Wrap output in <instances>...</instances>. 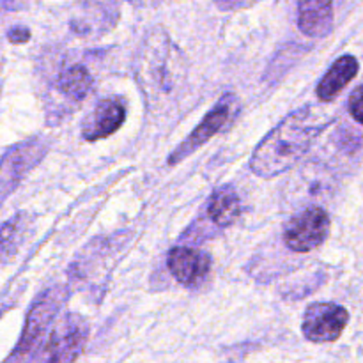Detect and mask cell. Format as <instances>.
<instances>
[{
  "label": "cell",
  "mask_w": 363,
  "mask_h": 363,
  "mask_svg": "<svg viewBox=\"0 0 363 363\" xmlns=\"http://www.w3.org/2000/svg\"><path fill=\"white\" fill-rule=\"evenodd\" d=\"M208 215L220 227H227L236 222L241 215V201L238 191L229 184L215 190L209 199Z\"/></svg>",
  "instance_id": "12"
},
{
  "label": "cell",
  "mask_w": 363,
  "mask_h": 363,
  "mask_svg": "<svg viewBox=\"0 0 363 363\" xmlns=\"http://www.w3.org/2000/svg\"><path fill=\"white\" fill-rule=\"evenodd\" d=\"M330 234V216L319 206H311L289 220L284 230L286 245L293 252L307 254L325 243Z\"/></svg>",
  "instance_id": "4"
},
{
  "label": "cell",
  "mask_w": 363,
  "mask_h": 363,
  "mask_svg": "<svg viewBox=\"0 0 363 363\" xmlns=\"http://www.w3.org/2000/svg\"><path fill=\"white\" fill-rule=\"evenodd\" d=\"M25 227L27 225H25L23 215H16L0 227V259L2 261L16 254L18 247H20L21 240H23Z\"/></svg>",
  "instance_id": "14"
},
{
  "label": "cell",
  "mask_w": 363,
  "mask_h": 363,
  "mask_svg": "<svg viewBox=\"0 0 363 363\" xmlns=\"http://www.w3.org/2000/svg\"><path fill=\"white\" fill-rule=\"evenodd\" d=\"M124 119H126V110L119 99H101L82 124V137L87 142L101 140L116 133L123 126Z\"/></svg>",
  "instance_id": "9"
},
{
  "label": "cell",
  "mask_w": 363,
  "mask_h": 363,
  "mask_svg": "<svg viewBox=\"0 0 363 363\" xmlns=\"http://www.w3.org/2000/svg\"><path fill=\"white\" fill-rule=\"evenodd\" d=\"M64 300H66V291L62 287H52L34 301L27 315V321H25L20 342L4 363H27L34 357L35 350L41 344L43 335L64 305Z\"/></svg>",
  "instance_id": "2"
},
{
  "label": "cell",
  "mask_w": 363,
  "mask_h": 363,
  "mask_svg": "<svg viewBox=\"0 0 363 363\" xmlns=\"http://www.w3.org/2000/svg\"><path fill=\"white\" fill-rule=\"evenodd\" d=\"M298 25L311 38H325L333 30V6L321 0H305L298 4Z\"/></svg>",
  "instance_id": "10"
},
{
  "label": "cell",
  "mask_w": 363,
  "mask_h": 363,
  "mask_svg": "<svg viewBox=\"0 0 363 363\" xmlns=\"http://www.w3.org/2000/svg\"><path fill=\"white\" fill-rule=\"evenodd\" d=\"M350 112L358 123L363 124V85L354 89L350 96Z\"/></svg>",
  "instance_id": "15"
},
{
  "label": "cell",
  "mask_w": 363,
  "mask_h": 363,
  "mask_svg": "<svg viewBox=\"0 0 363 363\" xmlns=\"http://www.w3.org/2000/svg\"><path fill=\"white\" fill-rule=\"evenodd\" d=\"M48 145L43 138H30L11 147L4 155V158L0 160V204L27 176L28 170L38 165Z\"/></svg>",
  "instance_id": "5"
},
{
  "label": "cell",
  "mask_w": 363,
  "mask_h": 363,
  "mask_svg": "<svg viewBox=\"0 0 363 363\" xmlns=\"http://www.w3.org/2000/svg\"><path fill=\"white\" fill-rule=\"evenodd\" d=\"M233 106H234V96L227 94L220 99L218 103L215 105V108L209 110L206 113L204 119L201 121L197 128L177 145L176 149L172 151V155L169 156L167 163L169 165H177L179 162H183L184 158L191 155V152L197 151L199 147L206 144L211 137H215L220 130H223V126L229 121L230 113H233Z\"/></svg>",
  "instance_id": "7"
},
{
  "label": "cell",
  "mask_w": 363,
  "mask_h": 363,
  "mask_svg": "<svg viewBox=\"0 0 363 363\" xmlns=\"http://www.w3.org/2000/svg\"><path fill=\"white\" fill-rule=\"evenodd\" d=\"M350 321V314L344 307L337 303H319L311 305L303 315L301 330L305 339L311 342H333L342 335Z\"/></svg>",
  "instance_id": "6"
},
{
  "label": "cell",
  "mask_w": 363,
  "mask_h": 363,
  "mask_svg": "<svg viewBox=\"0 0 363 363\" xmlns=\"http://www.w3.org/2000/svg\"><path fill=\"white\" fill-rule=\"evenodd\" d=\"M57 89L71 101H82L91 92L92 77L84 66H71L69 69L60 73Z\"/></svg>",
  "instance_id": "13"
},
{
  "label": "cell",
  "mask_w": 363,
  "mask_h": 363,
  "mask_svg": "<svg viewBox=\"0 0 363 363\" xmlns=\"http://www.w3.org/2000/svg\"><path fill=\"white\" fill-rule=\"evenodd\" d=\"M328 121L314 105H305L291 112L273 128L254 149L250 167L262 179H272L287 172L311 149Z\"/></svg>",
  "instance_id": "1"
},
{
  "label": "cell",
  "mask_w": 363,
  "mask_h": 363,
  "mask_svg": "<svg viewBox=\"0 0 363 363\" xmlns=\"http://www.w3.org/2000/svg\"><path fill=\"white\" fill-rule=\"evenodd\" d=\"M174 279L184 287H197L208 279L211 269V259L208 254L190 247L172 248L167 259Z\"/></svg>",
  "instance_id": "8"
},
{
  "label": "cell",
  "mask_w": 363,
  "mask_h": 363,
  "mask_svg": "<svg viewBox=\"0 0 363 363\" xmlns=\"http://www.w3.org/2000/svg\"><path fill=\"white\" fill-rule=\"evenodd\" d=\"M358 60L353 55H342L332 64L328 73L321 78L318 89V98L321 101H333L340 92L346 89V85L357 77L358 73Z\"/></svg>",
  "instance_id": "11"
},
{
  "label": "cell",
  "mask_w": 363,
  "mask_h": 363,
  "mask_svg": "<svg viewBox=\"0 0 363 363\" xmlns=\"http://www.w3.org/2000/svg\"><path fill=\"white\" fill-rule=\"evenodd\" d=\"M87 340V321L77 314L64 315L53 326L34 363H74L84 351Z\"/></svg>",
  "instance_id": "3"
},
{
  "label": "cell",
  "mask_w": 363,
  "mask_h": 363,
  "mask_svg": "<svg viewBox=\"0 0 363 363\" xmlns=\"http://www.w3.org/2000/svg\"><path fill=\"white\" fill-rule=\"evenodd\" d=\"M7 38H9V41L14 43V45H20V43L28 41L30 32H28V28L25 27H13L9 30V34H7Z\"/></svg>",
  "instance_id": "16"
}]
</instances>
